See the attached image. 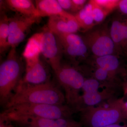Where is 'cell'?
Listing matches in <instances>:
<instances>
[{
  "instance_id": "22",
  "label": "cell",
  "mask_w": 127,
  "mask_h": 127,
  "mask_svg": "<svg viewBox=\"0 0 127 127\" xmlns=\"http://www.w3.org/2000/svg\"><path fill=\"white\" fill-rule=\"evenodd\" d=\"M91 1L92 5V14L94 22L95 23H100L106 18L109 12L96 4L94 0Z\"/></svg>"
},
{
  "instance_id": "15",
  "label": "cell",
  "mask_w": 127,
  "mask_h": 127,
  "mask_svg": "<svg viewBox=\"0 0 127 127\" xmlns=\"http://www.w3.org/2000/svg\"><path fill=\"white\" fill-rule=\"evenodd\" d=\"M35 2L40 18L53 16L69 17L74 16L64 10L57 0H37Z\"/></svg>"
},
{
  "instance_id": "31",
  "label": "cell",
  "mask_w": 127,
  "mask_h": 127,
  "mask_svg": "<svg viewBox=\"0 0 127 127\" xmlns=\"http://www.w3.org/2000/svg\"><path fill=\"white\" fill-rule=\"evenodd\" d=\"M125 78L123 81V89L124 94L127 93V71L125 73Z\"/></svg>"
},
{
  "instance_id": "3",
  "label": "cell",
  "mask_w": 127,
  "mask_h": 127,
  "mask_svg": "<svg viewBox=\"0 0 127 127\" xmlns=\"http://www.w3.org/2000/svg\"><path fill=\"white\" fill-rule=\"evenodd\" d=\"M15 48H11L6 59L0 65V100L1 104L5 106L22 79L23 64Z\"/></svg>"
},
{
  "instance_id": "6",
  "label": "cell",
  "mask_w": 127,
  "mask_h": 127,
  "mask_svg": "<svg viewBox=\"0 0 127 127\" xmlns=\"http://www.w3.org/2000/svg\"><path fill=\"white\" fill-rule=\"evenodd\" d=\"M88 49L97 57L113 55L116 47L109 31L105 28L90 31L82 37Z\"/></svg>"
},
{
  "instance_id": "18",
  "label": "cell",
  "mask_w": 127,
  "mask_h": 127,
  "mask_svg": "<svg viewBox=\"0 0 127 127\" xmlns=\"http://www.w3.org/2000/svg\"><path fill=\"white\" fill-rule=\"evenodd\" d=\"M94 64V66L101 67L116 76H118L122 72L120 61L117 57L114 55L97 57Z\"/></svg>"
},
{
  "instance_id": "13",
  "label": "cell",
  "mask_w": 127,
  "mask_h": 127,
  "mask_svg": "<svg viewBox=\"0 0 127 127\" xmlns=\"http://www.w3.org/2000/svg\"><path fill=\"white\" fill-rule=\"evenodd\" d=\"M117 93L104 89L89 93L83 94L81 95L77 107L76 111L79 112L82 109L88 107L97 106L111 98L116 97Z\"/></svg>"
},
{
  "instance_id": "26",
  "label": "cell",
  "mask_w": 127,
  "mask_h": 127,
  "mask_svg": "<svg viewBox=\"0 0 127 127\" xmlns=\"http://www.w3.org/2000/svg\"><path fill=\"white\" fill-rule=\"evenodd\" d=\"M62 8L66 10L73 11V7L72 0H57Z\"/></svg>"
},
{
  "instance_id": "12",
  "label": "cell",
  "mask_w": 127,
  "mask_h": 127,
  "mask_svg": "<svg viewBox=\"0 0 127 127\" xmlns=\"http://www.w3.org/2000/svg\"><path fill=\"white\" fill-rule=\"evenodd\" d=\"M47 28L57 35L76 33L80 29L74 15L69 17L61 16L50 17Z\"/></svg>"
},
{
  "instance_id": "19",
  "label": "cell",
  "mask_w": 127,
  "mask_h": 127,
  "mask_svg": "<svg viewBox=\"0 0 127 127\" xmlns=\"http://www.w3.org/2000/svg\"><path fill=\"white\" fill-rule=\"evenodd\" d=\"M92 5L91 0L85 6L84 8L76 13L75 16L80 29L84 30H89L95 25L92 14Z\"/></svg>"
},
{
  "instance_id": "10",
  "label": "cell",
  "mask_w": 127,
  "mask_h": 127,
  "mask_svg": "<svg viewBox=\"0 0 127 127\" xmlns=\"http://www.w3.org/2000/svg\"><path fill=\"white\" fill-rule=\"evenodd\" d=\"M61 44L63 53L72 59L83 57L88 48L83 39L76 33L57 35Z\"/></svg>"
},
{
  "instance_id": "30",
  "label": "cell",
  "mask_w": 127,
  "mask_h": 127,
  "mask_svg": "<svg viewBox=\"0 0 127 127\" xmlns=\"http://www.w3.org/2000/svg\"><path fill=\"white\" fill-rule=\"evenodd\" d=\"M103 127H127V121L125 120L122 122L113 124Z\"/></svg>"
},
{
  "instance_id": "8",
  "label": "cell",
  "mask_w": 127,
  "mask_h": 127,
  "mask_svg": "<svg viewBox=\"0 0 127 127\" xmlns=\"http://www.w3.org/2000/svg\"><path fill=\"white\" fill-rule=\"evenodd\" d=\"M5 119L23 126L31 125L39 127H84L80 122L72 118L58 119H44L11 116L1 115Z\"/></svg>"
},
{
  "instance_id": "2",
  "label": "cell",
  "mask_w": 127,
  "mask_h": 127,
  "mask_svg": "<svg viewBox=\"0 0 127 127\" xmlns=\"http://www.w3.org/2000/svg\"><path fill=\"white\" fill-rule=\"evenodd\" d=\"M79 122L84 127H103L125 120L120 98H111L97 106L88 107L79 112Z\"/></svg>"
},
{
  "instance_id": "16",
  "label": "cell",
  "mask_w": 127,
  "mask_h": 127,
  "mask_svg": "<svg viewBox=\"0 0 127 127\" xmlns=\"http://www.w3.org/2000/svg\"><path fill=\"white\" fill-rule=\"evenodd\" d=\"M42 35V32L36 33L28 40L23 54L26 62L34 61L40 59Z\"/></svg>"
},
{
  "instance_id": "23",
  "label": "cell",
  "mask_w": 127,
  "mask_h": 127,
  "mask_svg": "<svg viewBox=\"0 0 127 127\" xmlns=\"http://www.w3.org/2000/svg\"><path fill=\"white\" fill-rule=\"evenodd\" d=\"M100 88L101 86L97 80L92 77L85 78L82 91L83 94L89 93L99 91Z\"/></svg>"
},
{
  "instance_id": "27",
  "label": "cell",
  "mask_w": 127,
  "mask_h": 127,
  "mask_svg": "<svg viewBox=\"0 0 127 127\" xmlns=\"http://www.w3.org/2000/svg\"><path fill=\"white\" fill-rule=\"evenodd\" d=\"M124 95L127 97V93L124 94ZM120 102L123 115L125 120L127 121V100H125L124 97H122L120 98Z\"/></svg>"
},
{
  "instance_id": "9",
  "label": "cell",
  "mask_w": 127,
  "mask_h": 127,
  "mask_svg": "<svg viewBox=\"0 0 127 127\" xmlns=\"http://www.w3.org/2000/svg\"><path fill=\"white\" fill-rule=\"evenodd\" d=\"M39 17L18 14L9 18V47L15 48L23 41L28 31Z\"/></svg>"
},
{
  "instance_id": "29",
  "label": "cell",
  "mask_w": 127,
  "mask_h": 127,
  "mask_svg": "<svg viewBox=\"0 0 127 127\" xmlns=\"http://www.w3.org/2000/svg\"><path fill=\"white\" fill-rule=\"evenodd\" d=\"M0 127H14L11 122L7 119L0 117Z\"/></svg>"
},
{
  "instance_id": "4",
  "label": "cell",
  "mask_w": 127,
  "mask_h": 127,
  "mask_svg": "<svg viewBox=\"0 0 127 127\" xmlns=\"http://www.w3.org/2000/svg\"><path fill=\"white\" fill-rule=\"evenodd\" d=\"M76 112L75 109L66 104H23L6 109L1 114L40 118L58 119L72 118Z\"/></svg>"
},
{
  "instance_id": "14",
  "label": "cell",
  "mask_w": 127,
  "mask_h": 127,
  "mask_svg": "<svg viewBox=\"0 0 127 127\" xmlns=\"http://www.w3.org/2000/svg\"><path fill=\"white\" fill-rule=\"evenodd\" d=\"M95 67L91 70V77L95 78L100 83L102 88L106 89L117 93L119 89H122L123 81L116 75L98 67Z\"/></svg>"
},
{
  "instance_id": "21",
  "label": "cell",
  "mask_w": 127,
  "mask_h": 127,
  "mask_svg": "<svg viewBox=\"0 0 127 127\" xmlns=\"http://www.w3.org/2000/svg\"><path fill=\"white\" fill-rule=\"evenodd\" d=\"M9 35V18L2 15L0 19V50L2 53L9 47L8 39Z\"/></svg>"
},
{
  "instance_id": "11",
  "label": "cell",
  "mask_w": 127,
  "mask_h": 127,
  "mask_svg": "<svg viewBox=\"0 0 127 127\" xmlns=\"http://www.w3.org/2000/svg\"><path fill=\"white\" fill-rule=\"evenodd\" d=\"M50 74L46 66L41 61L26 64V73L21 83L31 85H39L50 81Z\"/></svg>"
},
{
  "instance_id": "25",
  "label": "cell",
  "mask_w": 127,
  "mask_h": 127,
  "mask_svg": "<svg viewBox=\"0 0 127 127\" xmlns=\"http://www.w3.org/2000/svg\"><path fill=\"white\" fill-rule=\"evenodd\" d=\"M72 1L73 12H77L76 13L84 8L87 2L86 0H72Z\"/></svg>"
},
{
  "instance_id": "5",
  "label": "cell",
  "mask_w": 127,
  "mask_h": 127,
  "mask_svg": "<svg viewBox=\"0 0 127 127\" xmlns=\"http://www.w3.org/2000/svg\"><path fill=\"white\" fill-rule=\"evenodd\" d=\"M58 84L65 92L66 104L75 109L77 107L81 95L85 77L78 68L61 64L56 71L54 72Z\"/></svg>"
},
{
  "instance_id": "1",
  "label": "cell",
  "mask_w": 127,
  "mask_h": 127,
  "mask_svg": "<svg viewBox=\"0 0 127 127\" xmlns=\"http://www.w3.org/2000/svg\"><path fill=\"white\" fill-rule=\"evenodd\" d=\"M65 94L59 84L49 81L39 85L20 83L15 93L5 105L6 109L23 104H65Z\"/></svg>"
},
{
  "instance_id": "20",
  "label": "cell",
  "mask_w": 127,
  "mask_h": 127,
  "mask_svg": "<svg viewBox=\"0 0 127 127\" xmlns=\"http://www.w3.org/2000/svg\"><path fill=\"white\" fill-rule=\"evenodd\" d=\"M127 24L118 20L114 21L110 29V34L116 48L127 42Z\"/></svg>"
},
{
  "instance_id": "28",
  "label": "cell",
  "mask_w": 127,
  "mask_h": 127,
  "mask_svg": "<svg viewBox=\"0 0 127 127\" xmlns=\"http://www.w3.org/2000/svg\"><path fill=\"white\" fill-rule=\"evenodd\" d=\"M118 7L123 13L127 15V0L119 1Z\"/></svg>"
},
{
  "instance_id": "32",
  "label": "cell",
  "mask_w": 127,
  "mask_h": 127,
  "mask_svg": "<svg viewBox=\"0 0 127 127\" xmlns=\"http://www.w3.org/2000/svg\"><path fill=\"white\" fill-rule=\"evenodd\" d=\"M23 127H36V126H33L31 125H23Z\"/></svg>"
},
{
  "instance_id": "7",
  "label": "cell",
  "mask_w": 127,
  "mask_h": 127,
  "mask_svg": "<svg viewBox=\"0 0 127 127\" xmlns=\"http://www.w3.org/2000/svg\"><path fill=\"white\" fill-rule=\"evenodd\" d=\"M41 41V54L54 72L61 65L63 50L58 37L47 29L43 32Z\"/></svg>"
},
{
  "instance_id": "17",
  "label": "cell",
  "mask_w": 127,
  "mask_h": 127,
  "mask_svg": "<svg viewBox=\"0 0 127 127\" xmlns=\"http://www.w3.org/2000/svg\"><path fill=\"white\" fill-rule=\"evenodd\" d=\"M10 9L26 16L39 17L35 5L31 0H6L5 1ZM40 18V17H39Z\"/></svg>"
},
{
  "instance_id": "24",
  "label": "cell",
  "mask_w": 127,
  "mask_h": 127,
  "mask_svg": "<svg viewBox=\"0 0 127 127\" xmlns=\"http://www.w3.org/2000/svg\"><path fill=\"white\" fill-rule=\"evenodd\" d=\"M119 1L118 0H94L96 4L109 12V13L118 6Z\"/></svg>"
}]
</instances>
